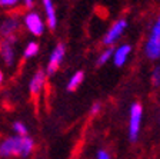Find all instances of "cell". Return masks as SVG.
Listing matches in <instances>:
<instances>
[{
    "label": "cell",
    "mask_w": 160,
    "mask_h": 159,
    "mask_svg": "<svg viewBox=\"0 0 160 159\" xmlns=\"http://www.w3.org/2000/svg\"><path fill=\"white\" fill-rule=\"evenodd\" d=\"M100 108H102V106H100V103H94L93 108H92V113H93V115H96V113L100 110Z\"/></svg>",
    "instance_id": "20"
},
{
    "label": "cell",
    "mask_w": 160,
    "mask_h": 159,
    "mask_svg": "<svg viewBox=\"0 0 160 159\" xmlns=\"http://www.w3.org/2000/svg\"><path fill=\"white\" fill-rule=\"evenodd\" d=\"M13 132L16 133V136H27V133H29V129H27L26 123L17 120V122L13 123Z\"/></svg>",
    "instance_id": "14"
},
{
    "label": "cell",
    "mask_w": 160,
    "mask_h": 159,
    "mask_svg": "<svg viewBox=\"0 0 160 159\" xmlns=\"http://www.w3.org/2000/svg\"><path fill=\"white\" fill-rule=\"evenodd\" d=\"M126 26H127V22L124 19H120V20H117V22H114L113 26L109 29V32L106 33V36H104V39H103L104 45H113L114 42H117V39H119V37L122 36V33L124 32Z\"/></svg>",
    "instance_id": "8"
},
{
    "label": "cell",
    "mask_w": 160,
    "mask_h": 159,
    "mask_svg": "<svg viewBox=\"0 0 160 159\" xmlns=\"http://www.w3.org/2000/svg\"><path fill=\"white\" fill-rule=\"evenodd\" d=\"M144 52L146 56L152 60H156L160 57V16L154 22L152 32L149 34V39L144 46Z\"/></svg>",
    "instance_id": "2"
},
{
    "label": "cell",
    "mask_w": 160,
    "mask_h": 159,
    "mask_svg": "<svg viewBox=\"0 0 160 159\" xmlns=\"http://www.w3.org/2000/svg\"><path fill=\"white\" fill-rule=\"evenodd\" d=\"M0 43H2V39H0Z\"/></svg>",
    "instance_id": "22"
},
{
    "label": "cell",
    "mask_w": 160,
    "mask_h": 159,
    "mask_svg": "<svg viewBox=\"0 0 160 159\" xmlns=\"http://www.w3.org/2000/svg\"><path fill=\"white\" fill-rule=\"evenodd\" d=\"M17 33H19V22L16 19H13V17L6 19L3 23L0 24V36H3V40L14 43Z\"/></svg>",
    "instance_id": "5"
},
{
    "label": "cell",
    "mask_w": 160,
    "mask_h": 159,
    "mask_svg": "<svg viewBox=\"0 0 160 159\" xmlns=\"http://www.w3.org/2000/svg\"><path fill=\"white\" fill-rule=\"evenodd\" d=\"M43 2V7L46 12V19L49 23L50 29H56L57 26V17H56V12H54V6H53V0H42Z\"/></svg>",
    "instance_id": "11"
},
{
    "label": "cell",
    "mask_w": 160,
    "mask_h": 159,
    "mask_svg": "<svg viewBox=\"0 0 160 159\" xmlns=\"http://www.w3.org/2000/svg\"><path fill=\"white\" fill-rule=\"evenodd\" d=\"M20 0H0V7H6V9H10V7H14L19 4Z\"/></svg>",
    "instance_id": "17"
},
{
    "label": "cell",
    "mask_w": 160,
    "mask_h": 159,
    "mask_svg": "<svg viewBox=\"0 0 160 159\" xmlns=\"http://www.w3.org/2000/svg\"><path fill=\"white\" fill-rule=\"evenodd\" d=\"M130 50H132V47L129 46V45H122L120 47H117L116 50L113 52V62L116 66H123L124 62L127 60V57H129L130 55Z\"/></svg>",
    "instance_id": "10"
},
{
    "label": "cell",
    "mask_w": 160,
    "mask_h": 159,
    "mask_svg": "<svg viewBox=\"0 0 160 159\" xmlns=\"http://www.w3.org/2000/svg\"><path fill=\"white\" fill-rule=\"evenodd\" d=\"M23 3L27 9H32V7L34 6V0H23Z\"/></svg>",
    "instance_id": "19"
},
{
    "label": "cell",
    "mask_w": 160,
    "mask_h": 159,
    "mask_svg": "<svg viewBox=\"0 0 160 159\" xmlns=\"http://www.w3.org/2000/svg\"><path fill=\"white\" fill-rule=\"evenodd\" d=\"M83 79H84V72H82V70L76 72L73 76L70 77L69 83H67V90H69V92H73V90H76L77 87L80 86V83L83 82Z\"/></svg>",
    "instance_id": "12"
},
{
    "label": "cell",
    "mask_w": 160,
    "mask_h": 159,
    "mask_svg": "<svg viewBox=\"0 0 160 159\" xmlns=\"http://www.w3.org/2000/svg\"><path fill=\"white\" fill-rule=\"evenodd\" d=\"M39 53V43L37 42H29L23 50V57L24 59H32Z\"/></svg>",
    "instance_id": "13"
},
{
    "label": "cell",
    "mask_w": 160,
    "mask_h": 159,
    "mask_svg": "<svg viewBox=\"0 0 160 159\" xmlns=\"http://www.w3.org/2000/svg\"><path fill=\"white\" fill-rule=\"evenodd\" d=\"M152 82L154 86H160V67H154L152 72Z\"/></svg>",
    "instance_id": "16"
},
{
    "label": "cell",
    "mask_w": 160,
    "mask_h": 159,
    "mask_svg": "<svg viewBox=\"0 0 160 159\" xmlns=\"http://www.w3.org/2000/svg\"><path fill=\"white\" fill-rule=\"evenodd\" d=\"M3 82H4V73H3V70L0 69V86L3 85Z\"/></svg>",
    "instance_id": "21"
},
{
    "label": "cell",
    "mask_w": 160,
    "mask_h": 159,
    "mask_svg": "<svg viewBox=\"0 0 160 159\" xmlns=\"http://www.w3.org/2000/svg\"><path fill=\"white\" fill-rule=\"evenodd\" d=\"M142 118H143V108L140 103H133L130 108V118H129V139L132 142L137 139L142 126Z\"/></svg>",
    "instance_id": "3"
},
{
    "label": "cell",
    "mask_w": 160,
    "mask_h": 159,
    "mask_svg": "<svg viewBox=\"0 0 160 159\" xmlns=\"http://www.w3.org/2000/svg\"><path fill=\"white\" fill-rule=\"evenodd\" d=\"M97 159H112L107 151H99L97 152Z\"/></svg>",
    "instance_id": "18"
},
{
    "label": "cell",
    "mask_w": 160,
    "mask_h": 159,
    "mask_svg": "<svg viewBox=\"0 0 160 159\" xmlns=\"http://www.w3.org/2000/svg\"><path fill=\"white\" fill-rule=\"evenodd\" d=\"M34 151V140L27 136H7L0 140V158H29Z\"/></svg>",
    "instance_id": "1"
},
{
    "label": "cell",
    "mask_w": 160,
    "mask_h": 159,
    "mask_svg": "<svg viewBox=\"0 0 160 159\" xmlns=\"http://www.w3.org/2000/svg\"><path fill=\"white\" fill-rule=\"evenodd\" d=\"M23 24L33 36H42L44 32V22L42 20L39 13L29 12L23 17Z\"/></svg>",
    "instance_id": "4"
},
{
    "label": "cell",
    "mask_w": 160,
    "mask_h": 159,
    "mask_svg": "<svg viewBox=\"0 0 160 159\" xmlns=\"http://www.w3.org/2000/svg\"><path fill=\"white\" fill-rule=\"evenodd\" d=\"M112 56H113V50H112V49H106V50H104V52L99 56V59H97V65H99V66L104 65V63H106Z\"/></svg>",
    "instance_id": "15"
},
{
    "label": "cell",
    "mask_w": 160,
    "mask_h": 159,
    "mask_svg": "<svg viewBox=\"0 0 160 159\" xmlns=\"http://www.w3.org/2000/svg\"><path fill=\"white\" fill-rule=\"evenodd\" d=\"M14 43L12 42H7V40H3L0 43V56H2V60L6 65L7 67L13 66L14 60H16V52H14Z\"/></svg>",
    "instance_id": "9"
},
{
    "label": "cell",
    "mask_w": 160,
    "mask_h": 159,
    "mask_svg": "<svg viewBox=\"0 0 160 159\" xmlns=\"http://www.w3.org/2000/svg\"><path fill=\"white\" fill-rule=\"evenodd\" d=\"M46 79H47V75L44 70L40 69V70H37V72H34V75L32 76L30 83H29V90H30V95H32V96H39L40 92H42L44 87Z\"/></svg>",
    "instance_id": "7"
},
{
    "label": "cell",
    "mask_w": 160,
    "mask_h": 159,
    "mask_svg": "<svg viewBox=\"0 0 160 159\" xmlns=\"http://www.w3.org/2000/svg\"><path fill=\"white\" fill-rule=\"evenodd\" d=\"M64 53H66L64 45L59 43L56 47H54L52 55H50V57H49V62H47L46 75H53V73H56V70L60 67V63L63 62Z\"/></svg>",
    "instance_id": "6"
}]
</instances>
